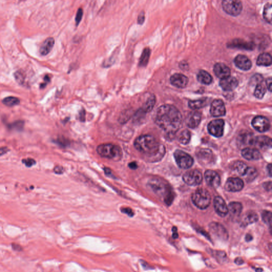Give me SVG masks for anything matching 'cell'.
I'll use <instances>...</instances> for the list:
<instances>
[{"label": "cell", "instance_id": "obj_16", "mask_svg": "<svg viewBox=\"0 0 272 272\" xmlns=\"http://www.w3.org/2000/svg\"><path fill=\"white\" fill-rule=\"evenodd\" d=\"M202 119V115L198 111H193L189 113L186 118V125L190 128H195L199 125Z\"/></svg>", "mask_w": 272, "mask_h": 272}, {"label": "cell", "instance_id": "obj_40", "mask_svg": "<svg viewBox=\"0 0 272 272\" xmlns=\"http://www.w3.org/2000/svg\"><path fill=\"white\" fill-rule=\"evenodd\" d=\"M14 76L15 78V80L19 84H20L21 85H26V73L22 70H19L16 71L14 74Z\"/></svg>", "mask_w": 272, "mask_h": 272}, {"label": "cell", "instance_id": "obj_6", "mask_svg": "<svg viewBox=\"0 0 272 272\" xmlns=\"http://www.w3.org/2000/svg\"><path fill=\"white\" fill-rule=\"evenodd\" d=\"M174 157L176 164L181 169H189L193 165V158L184 151L176 150L174 153Z\"/></svg>", "mask_w": 272, "mask_h": 272}, {"label": "cell", "instance_id": "obj_22", "mask_svg": "<svg viewBox=\"0 0 272 272\" xmlns=\"http://www.w3.org/2000/svg\"><path fill=\"white\" fill-rule=\"evenodd\" d=\"M242 156L249 160H258L261 157V154L256 148L246 147L241 151Z\"/></svg>", "mask_w": 272, "mask_h": 272}, {"label": "cell", "instance_id": "obj_49", "mask_svg": "<svg viewBox=\"0 0 272 272\" xmlns=\"http://www.w3.org/2000/svg\"><path fill=\"white\" fill-rule=\"evenodd\" d=\"M196 230L197 231V232L198 233H200L201 235H204V237H205L206 239L209 240L210 241H212V240H211V237L209 235L208 233L206 231L204 230L203 229H202V228H195Z\"/></svg>", "mask_w": 272, "mask_h": 272}, {"label": "cell", "instance_id": "obj_9", "mask_svg": "<svg viewBox=\"0 0 272 272\" xmlns=\"http://www.w3.org/2000/svg\"><path fill=\"white\" fill-rule=\"evenodd\" d=\"M209 229L211 233L222 241L228 240L229 237L228 231L223 225L217 222H212L209 224Z\"/></svg>", "mask_w": 272, "mask_h": 272}, {"label": "cell", "instance_id": "obj_51", "mask_svg": "<svg viewBox=\"0 0 272 272\" xmlns=\"http://www.w3.org/2000/svg\"><path fill=\"white\" fill-rule=\"evenodd\" d=\"M64 171V168L61 166L57 165L54 168V172H55V173L57 174H61L63 173Z\"/></svg>", "mask_w": 272, "mask_h": 272}, {"label": "cell", "instance_id": "obj_25", "mask_svg": "<svg viewBox=\"0 0 272 272\" xmlns=\"http://www.w3.org/2000/svg\"><path fill=\"white\" fill-rule=\"evenodd\" d=\"M229 47L245 49L247 50H252L254 47V44L250 42H245L243 40H235L228 43Z\"/></svg>", "mask_w": 272, "mask_h": 272}, {"label": "cell", "instance_id": "obj_10", "mask_svg": "<svg viewBox=\"0 0 272 272\" xmlns=\"http://www.w3.org/2000/svg\"><path fill=\"white\" fill-rule=\"evenodd\" d=\"M224 121L222 119H217L211 121L208 125V131L212 136L219 138L224 132Z\"/></svg>", "mask_w": 272, "mask_h": 272}, {"label": "cell", "instance_id": "obj_54", "mask_svg": "<svg viewBox=\"0 0 272 272\" xmlns=\"http://www.w3.org/2000/svg\"><path fill=\"white\" fill-rule=\"evenodd\" d=\"M272 78L270 77L269 78H268L266 81V87L268 89L270 90V92L272 91Z\"/></svg>", "mask_w": 272, "mask_h": 272}, {"label": "cell", "instance_id": "obj_50", "mask_svg": "<svg viewBox=\"0 0 272 272\" xmlns=\"http://www.w3.org/2000/svg\"><path fill=\"white\" fill-rule=\"evenodd\" d=\"M145 12H144V11H141V13H139L138 17V19H137L138 24H141V25L143 24L144 21H145Z\"/></svg>", "mask_w": 272, "mask_h": 272}, {"label": "cell", "instance_id": "obj_33", "mask_svg": "<svg viewBox=\"0 0 272 272\" xmlns=\"http://www.w3.org/2000/svg\"><path fill=\"white\" fill-rule=\"evenodd\" d=\"M197 79L200 83L205 85L211 84L213 80L211 75L205 70L199 71L197 75Z\"/></svg>", "mask_w": 272, "mask_h": 272}, {"label": "cell", "instance_id": "obj_45", "mask_svg": "<svg viewBox=\"0 0 272 272\" xmlns=\"http://www.w3.org/2000/svg\"><path fill=\"white\" fill-rule=\"evenodd\" d=\"M22 163L27 167H31L35 165L36 164V161L35 160L31 158H25L22 160Z\"/></svg>", "mask_w": 272, "mask_h": 272}, {"label": "cell", "instance_id": "obj_14", "mask_svg": "<svg viewBox=\"0 0 272 272\" xmlns=\"http://www.w3.org/2000/svg\"><path fill=\"white\" fill-rule=\"evenodd\" d=\"M204 178L207 184L213 188H217L221 183V178L217 172L209 170L204 174Z\"/></svg>", "mask_w": 272, "mask_h": 272}, {"label": "cell", "instance_id": "obj_61", "mask_svg": "<svg viewBox=\"0 0 272 272\" xmlns=\"http://www.w3.org/2000/svg\"><path fill=\"white\" fill-rule=\"evenodd\" d=\"M141 261V265H142L143 267L144 268H145V267H146V266H147V268H148V269H151V268L150 267V266H149V265L148 264V263H147L146 261Z\"/></svg>", "mask_w": 272, "mask_h": 272}, {"label": "cell", "instance_id": "obj_1", "mask_svg": "<svg viewBox=\"0 0 272 272\" xmlns=\"http://www.w3.org/2000/svg\"><path fill=\"white\" fill-rule=\"evenodd\" d=\"M155 122L166 134L172 135L176 134L182 124V115L175 106L165 104L156 111Z\"/></svg>", "mask_w": 272, "mask_h": 272}, {"label": "cell", "instance_id": "obj_30", "mask_svg": "<svg viewBox=\"0 0 272 272\" xmlns=\"http://www.w3.org/2000/svg\"><path fill=\"white\" fill-rule=\"evenodd\" d=\"M209 103V99L205 98L197 100L190 101L188 103V105L189 108L193 110H197L206 106Z\"/></svg>", "mask_w": 272, "mask_h": 272}, {"label": "cell", "instance_id": "obj_7", "mask_svg": "<svg viewBox=\"0 0 272 272\" xmlns=\"http://www.w3.org/2000/svg\"><path fill=\"white\" fill-rule=\"evenodd\" d=\"M222 8L228 15L237 16L242 10V5L241 1L237 0H224L222 1Z\"/></svg>", "mask_w": 272, "mask_h": 272}, {"label": "cell", "instance_id": "obj_13", "mask_svg": "<svg viewBox=\"0 0 272 272\" xmlns=\"http://www.w3.org/2000/svg\"><path fill=\"white\" fill-rule=\"evenodd\" d=\"M210 112L214 117L224 116L226 113V109L223 102L221 99H215L211 104Z\"/></svg>", "mask_w": 272, "mask_h": 272}, {"label": "cell", "instance_id": "obj_62", "mask_svg": "<svg viewBox=\"0 0 272 272\" xmlns=\"http://www.w3.org/2000/svg\"><path fill=\"white\" fill-rule=\"evenodd\" d=\"M173 235H172V237L174 239H177L178 237H179V235H178V233H177V231H176V232H173Z\"/></svg>", "mask_w": 272, "mask_h": 272}, {"label": "cell", "instance_id": "obj_47", "mask_svg": "<svg viewBox=\"0 0 272 272\" xmlns=\"http://www.w3.org/2000/svg\"><path fill=\"white\" fill-rule=\"evenodd\" d=\"M263 78L261 75H256L252 77V79L251 80V83L252 84H255L256 85H257L259 83H263Z\"/></svg>", "mask_w": 272, "mask_h": 272}, {"label": "cell", "instance_id": "obj_26", "mask_svg": "<svg viewBox=\"0 0 272 272\" xmlns=\"http://www.w3.org/2000/svg\"><path fill=\"white\" fill-rule=\"evenodd\" d=\"M228 207L231 217L233 219L239 217L242 210V206L241 203L238 202H231Z\"/></svg>", "mask_w": 272, "mask_h": 272}, {"label": "cell", "instance_id": "obj_27", "mask_svg": "<svg viewBox=\"0 0 272 272\" xmlns=\"http://www.w3.org/2000/svg\"><path fill=\"white\" fill-rule=\"evenodd\" d=\"M207 252L211 254V256H213L215 259H216V261L219 263H225L228 261L226 252L223 251L213 250L209 248L207 250Z\"/></svg>", "mask_w": 272, "mask_h": 272}, {"label": "cell", "instance_id": "obj_38", "mask_svg": "<svg viewBox=\"0 0 272 272\" xmlns=\"http://www.w3.org/2000/svg\"><path fill=\"white\" fill-rule=\"evenodd\" d=\"M266 92V87L265 85H263V83H259L256 85L254 92V96L258 99H261L263 97Z\"/></svg>", "mask_w": 272, "mask_h": 272}, {"label": "cell", "instance_id": "obj_44", "mask_svg": "<svg viewBox=\"0 0 272 272\" xmlns=\"http://www.w3.org/2000/svg\"><path fill=\"white\" fill-rule=\"evenodd\" d=\"M145 113L142 108H141L134 114V121L135 122H139L145 116Z\"/></svg>", "mask_w": 272, "mask_h": 272}, {"label": "cell", "instance_id": "obj_2", "mask_svg": "<svg viewBox=\"0 0 272 272\" xmlns=\"http://www.w3.org/2000/svg\"><path fill=\"white\" fill-rule=\"evenodd\" d=\"M134 146L149 162H158L165 153L164 146L150 134L141 135L137 138L134 141Z\"/></svg>", "mask_w": 272, "mask_h": 272}, {"label": "cell", "instance_id": "obj_37", "mask_svg": "<svg viewBox=\"0 0 272 272\" xmlns=\"http://www.w3.org/2000/svg\"><path fill=\"white\" fill-rule=\"evenodd\" d=\"M20 103V99L16 97H7L2 100V103L8 107H13L18 105Z\"/></svg>", "mask_w": 272, "mask_h": 272}, {"label": "cell", "instance_id": "obj_31", "mask_svg": "<svg viewBox=\"0 0 272 272\" xmlns=\"http://www.w3.org/2000/svg\"><path fill=\"white\" fill-rule=\"evenodd\" d=\"M156 103V97L154 94H151L148 97L146 101L144 104L143 108H141L142 110L144 112L147 113L151 112L153 109L154 106Z\"/></svg>", "mask_w": 272, "mask_h": 272}, {"label": "cell", "instance_id": "obj_18", "mask_svg": "<svg viewBox=\"0 0 272 272\" xmlns=\"http://www.w3.org/2000/svg\"><path fill=\"white\" fill-rule=\"evenodd\" d=\"M234 62L237 67L242 70H249L252 66L251 62L245 55H238L235 58Z\"/></svg>", "mask_w": 272, "mask_h": 272}, {"label": "cell", "instance_id": "obj_39", "mask_svg": "<svg viewBox=\"0 0 272 272\" xmlns=\"http://www.w3.org/2000/svg\"><path fill=\"white\" fill-rule=\"evenodd\" d=\"M272 6L271 4L267 3L264 7L263 17L264 19L270 24H272Z\"/></svg>", "mask_w": 272, "mask_h": 272}, {"label": "cell", "instance_id": "obj_5", "mask_svg": "<svg viewBox=\"0 0 272 272\" xmlns=\"http://www.w3.org/2000/svg\"><path fill=\"white\" fill-rule=\"evenodd\" d=\"M191 199L196 206L200 209H206L211 204V197L206 189H200L194 193Z\"/></svg>", "mask_w": 272, "mask_h": 272}, {"label": "cell", "instance_id": "obj_48", "mask_svg": "<svg viewBox=\"0 0 272 272\" xmlns=\"http://www.w3.org/2000/svg\"><path fill=\"white\" fill-rule=\"evenodd\" d=\"M121 211L122 213L128 215L129 217H133L134 216V211L129 207H123L121 209Z\"/></svg>", "mask_w": 272, "mask_h": 272}, {"label": "cell", "instance_id": "obj_19", "mask_svg": "<svg viewBox=\"0 0 272 272\" xmlns=\"http://www.w3.org/2000/svg\"><path fill=\"white\" fill-rule=\"evenodd\" d=\"M189 79L184 75L180 73H176L172 75L170 81L172 85L177 88H183L186 87L188 83Z\"/></svg>", "mask_w": 272, "mask_h": 272}, {"label": "cell", "instance_id": "obj_64", "mask_svg": "<svg viewBox=\"0 0 272 272\" xmlns=\"http://www.w3.org/2000/svg\"><path fill=\"white\" fill-rule=\"evenodd\" d=\"M256 272H263V270L261 268H256Z\"/></svg>", "mask_w": 272, "mask_h": 272}, {"label": "cell", "instance_id": "obj_58", "mask_svg": "<svg viewBox=\"0 0 272 272\" xmlns=\"http://www.w3.org/2000/svg\"><path fill=\"white\" fill-rule=\"evenodd\" d=\"M104 170L106 176H110H110H112V177H113V176H114L112 174V171H111V170L110 168H108V167H104Z\"/></svg>", "mask_w": 272, "mask_h": 272}, {"label": "cell", "instance_id": "obj_28", "mask_svg": "<svg viewBox=\"0 0 272 272\" xmlns=\"http://www.w3.org/2000/svg\"><path fill=\"white\" fill-rule=\"evenodd\" d=\"M249 167L245 163L242 161H236L232 165L233 170L240 176H244L248 171Z\"/></svg>", "mask_w": 272, "mask_h": 272}, {"label": "cell", "instance_id": "obj_23", "mask_svg": "<svg viewBox=\"0 0 272 272\" xmlns=\"http://www.w3.org/2000/svg\"><path fill=\"white\" fill-rule=\"evenodd\" d=\"M258 220V216L257 213L253 211H249L245 213L241 218L240 224L242 226H246L249 224H253Z\"/></svg>", "mask_w": 272, "mask_h": 272}, {"label": "cell", "instance_id": "obj_43", "mask_svg": "<svg viewBox=\"0 0 272 272\" xmlns=\"http://www.w3.org/2000/svg\"><path fill=\"white\" fill-rule=\"evenodd\" d=\"M131 116V111H125L123 112L119 118V122L121 123H125L127 122L130 117Z\"/></svg>", "mask_w": 272, "mask_h": 272}, {"label": "cell", "instance_id": "obj_3", "mask_svg": "<svg viewBox=\"0 0 272 272\" xmlns=\"http://www.w3.org/2000/svg\"><path fill=\"white\" fill-rule=\"evenodd\" d=\"M148 186L154 193L162 198L167 205L172 202L173 196L170 186L164 181L159 178H154L149 181Z\"/></svg>", "mask_w": 272, "mask_h": 272}, {"label": "cell", "instance_id": "obj_42", "mask_svg": "<svg viewBox=\"0 0 272 272\" xmlns=\"http://www.w3.org/2000/svg\"><path fill=\"white\" fill-rule=\"evenodd\" d=\"M261 218L263 222L271 226L272 224V213L270 211H264L261 214Z\"/></svg>", "mask_w": 272, "mask_h": 272}, {"label": "cell", "instance_id": "obj_60", "mask_svg": "<svg viewBox=\"0 0 272 272\" xmlns=\"http://www.w3.org/2000/svg\"><path fill=\"white\" fill-rule=\"evenodd\" d=\"M252 239H253V237H252V235H250V234H247L246 235V237H245V240H246V241L247 242H250L251 241H252Z\"/></svg>", "mask_w": 272, "mask_h": 272}, {"label": "cell", "instance_id": "obj_52", "mask_svg": "<svg viewBox=\"0 0 272 272\" xmlns=\"http://www.w3.org/2000/svg\"><path fill=\"white\" fill-rule=\"evenodd\" d=\"M10 151V149L7 146L0 147V157L7 154Z\"/></svg>", "mask_w": 272, "mask_h": 272}, {"label": "cell", "instance_id": "obj_21", "mask_svg": "<svg viewBox=\"0 0 272 272\" xmlns=\"http://www.w3.org/2000/svg\"><path fill=\"white\" fill-rule=\"evenodd\" d=\"M215 75L221 79H224L230 76L231 70L228 66L223 63H218L214 66Z\"/></svg>", "mask_w": 272, "mask_h": 272}, {"label": "cell", "instance_id": "obj_15", "mask_svg": "<svg viewBox=\"0 0 272 272\" xmlns=\"http://www.w3.org/2000/svg\"><path fill=\"white\" fill-rule=\"evenodd\" d=\"M215 212L221 217H225L228 213V207L222 197L217 196L214 199Z\"/></svg>", "mask_w": 272, "mask_h": 272}, {"label": "cell", "instance_id": "obj_57", "mask_svg": "<svg viewBox=\"0 0 272 272\" xmlns=\"http://www.w3.org/2000/svg\"><path fill=\"white\" fill-rule=\"evenodd\" d=\"M235 263L238 265H241L244 263V259L241 257H237L235 259Z\"/></svg>", "mask_w": 272, "mask_h": 272}, {"label": "cell", "instance_id": "obj_35", "mask_svg": "<svg viewBox=\"0 0 272 272\" xmlns=\"http://www.w3.org/2000/svg\"><path fill=\"white\" fill-rule=\"evenodd\" d=\"M24 122L22 120H18L13 122L12 123L7 125V127L9 130L21 131L24 129Z\"/></svg>", "mask_w": 272, "mask_h": 272}, {"label": "cell", "instance_id": "obj_53", "mask_svg": "<svg viewBox=\"0 0 272 272\" xmlns=\"http://www.w3.org/2000/svg\"><path fill=\"white\" fill-rule=\"evenodd\" d=\"M85 118H86V112L85 110L83 109L79 112V120L81 122H84L85 121Z\"/></svg>", "mask_w": 272, "mask_h": 272}, {"label": "cell", "instance_id": "obj_56", "mask_svg": "<svg viewBox=\"0 0 272 272\" xmlns=\"http://www.w3.org/2000/svg\"><path fill=\"white\" fill-rule=\"evenodd\" d=\"M50 81V77L48 76H46L45 78H44V83H42L41 84V86H40V88H44L45 87V86H46V85L48 83H49Z\"/></svg>", "mask_w": 272, "mask_h": 272}, {"label": "cell", "instance_id": "obj_41", "mask_svg": "<svg viewBox=\"0 0 272 272\" xmlns=\"http://www.w3.org/2000/svg\"><path fill=\"white\" fill-rule=\"evenodd\" d=\"M257 176V171L254 167H249L248 171L246 173V176L244 177L246 179V180L248 181H252L256 178Z\"/></svg>", "mask_w": 272, "mask_h": 272}, {"label": "cell", "instance_id": "obj_24", "mask_svg": "<svg viewBox=\"0 0 272 272\" xmlns=\"http://www.w3.org/2000/svg\"><path fill=\"white\" fill-rule=\"evenodd\" d=\"M55 44V40L53 37H48L44 40L40 49V52L42 55H47L50 53Z\"/></svg>", "mask_w": 272, "mask_h": 272}, {"label": "cell", "instance_id": "obj_17", "mask_svg": "<svg viewBox=\"0 0 272 272\" xmlns=\"http://www.w3.org/2000/svg\"><path fill=\"white\" fill-rule=\"evenodd\" d=\"M238 81L235 77L229 76L219 81V86L225 91H232L237 88Z\"/></svg>", "mask_w": 272, "mask_h": 272}, {"label": "cell", "instance_id": "obj_32", "mask_svg": "<svg viewBox=\"0 0 272 272\" xmlns=\"http://www.w3.org/2000/svg\"><path fill=\"white\" fill-rule=\"evenodd\" d=\"M258 66H270L272 64V57L269 53H261L258 57L257 60Z\"/></svg>", "mask_w": 272, "mask_h": 272}, {"label": "cell", "instance_id": "obj_8", "mask_svg": "<svg viewBox=\"0 0 272 272\" xmlns=\"http://www.w3.org/2000/svg\"><path fill=\"white\" fill-rule=\"evenodd\" d=\"M182 179L188 185L196 186L202 183V176L199 170H193L185 173L182 176Z\"/></svg>", "mask_w": 272, "mask_h": 272}, {"label": "cell", "instance_id": "obj_29", "mask_svg": "<svg viewBox=\"0 0 272 272\" xmlns=\"http://www.w3.org/2000/svg\"><path fill=\"white\" fill-rule=\"evenodd\" d=\"M254 136L250 133H242L240 134L238 137V141L239 144L242 146H248V145H253Z\"/></svg>", "mask_w": 272, "mask_h": 272}, {"label": "cell", "instance_id": "obj_63", "mask_svg": "<svg viewBox=\"0 0 272 272\" xmlns=\"http://www.w3.org/2000/svg\"><path fill=\"white\" fill-rule=\"evenodd\" d=\"M267 170H268V173L270 176H271V164H269L267 166Z\"/></svg>", "mask_w": 272, "mask_h": 272}, {"label": "cell", "instance_id": "obj_59", "mask_svg": "<svg viewBox=\"0 0 272 272\" xmlns=\"http://www.w3.org/2000/svg\"><path fill=\"white\" fill-rule=\"evenodd\" d=\"M128 165H129L130 169H132V170H136L138 168V164L136 162H130Z\"/></svg>", "mask_w": 272, "mask_h": 272}, {"label": "cell", "instance_id": "obj_12", "mask_svg": "<svg viewBox=\"0 0 272 272\" xmlns=\"http://www.w3.org/2000/svg\"><path fill=\"white\" fill-rule=\"evenodd\" d=\"M244 181L239 178H230L225 184V189L230 192H238L244 188Z\"/></svg>", "mask_w": 272, "mask_h": 272}, {"label": "cell", "instance_id": "obj_36", "mask_svg": "<svg viewBox=\"0 0 272 272\" xmlns=\"http://www.w3.org/2000/svg\"><path fill=\"white\" fill-rule=\"evenodd\" d=\"M191 139V134L188 130H184L180 133L178 137V141L183 145H186Z\"/></svg>", "mask_w": 272, "mask_h": 272}, {"label": "cell", "instance_id": "obj_20", "mask_svg": "<svg viewBox=\"0 0 272 272\" xmlns=\"http://www.w3.org/2000/svg\"><path fill=\"white\" fill-rule=\"evenodd\" d=\"M253 145L260 149H267L272 146V140L267 136H257L254 138Z\"/></svg>", "mask_w": 272, "mask_h": 272}, {"label": "cell", "instance_id": "obj_55", "mask_svg": "<svg viewBox=\"0 0 272 272\" xmlns=\"http://www.w3.org/2000/svg\"><path fill=\"white\" fill-rule=\"evenodd\" d=\"M12 249H13V250H15V251H21L22 250V247L20 246L19 244H15V243H13V244H12Z\"/></svg>", "mask_w": 272, "mask_h": 272}, {"label": "cell", "instance_id": "obj_11", "mask_svg": "<svg viewBox=\"0 0 272 272\" xmlns=\"http://www.w3.org/2000/svg\"><path fill=\"white\" fill-rule=\"evenodd\" d=\"M252 125L255 129L260 132H265L270 128V122L265 116H257L253 118Z\"/></svg>", "mask_w": 272, "mask_h": 272}, {"label": "cell", "instance_id": "obj_4", "mask_svg": "<svg viewBox=\"0 0 272 272\" xmlns=\"http://www.w3.org/2000/svg\"><path fill=\"white\" fill-rule=\"evenodd\" d=\"M97 152L100 156L110 160L118 161L122 157V151L118 146L112 144H105L99 145Z\"/></svg>", "mask_w": 272, "mask_h": 272}, {"label": "cell", "instance_id": "obj_34", "mask_svg": "<svg viewBox=\"0 0 272 272\" xmlns=\"http://www.w3.org/2000/svg\"><path fill=\"white\" fill-rule=\"evenodd\" d=\"M151 50L149 47H146L143 50V52L141 53L139 62V66H146L149 61L150 55H151Z\"/></svg>", "mask_w": 272, "mask_h": 272}, {"label": "cell", "instance_id": "obj_46", "mask_svg": "<svg viewBox=\"0 0 272 272\" xmlns=\"http://www.w3.org/2000/svg\"><path fill=\"white\" fill-rule=\"evenodd\" d=\"M83 15V10L81 8H79L77 11V14L76 15L75 21H76V25L78 26V25L80 24L82 19V17Z\"/></svg>", "mask_w": 272, "mask_h": 272}]
</instances>
